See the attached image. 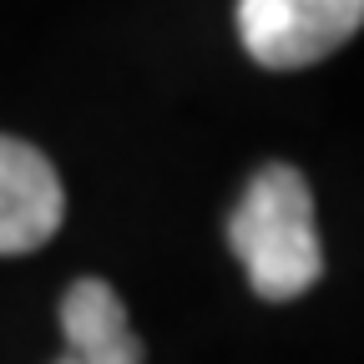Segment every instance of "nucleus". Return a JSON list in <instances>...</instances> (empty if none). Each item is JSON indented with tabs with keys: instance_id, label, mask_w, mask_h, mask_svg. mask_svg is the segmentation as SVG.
<instances>
[{
	"instance_id": "nucleus-1",
	"label": "nucleus",
	"mask_w": 364,
	"mask_h": 364,
	"mask_svg": "<svg viewBox=\"0 0 364 364\" xmlns=\"http://www.w3.org/2000/svg\"><path fill=\"white\" fill-rule=\"evenodd\" d=\"M228 243H233L258 299L268 304L304 299L324 273V248H318V228H314V193L304 172L289 162L258 167L233 218H228Z\"/></svg>"
},
{
	"instance_id": "nucleus-5",
	"label": "nucleus",
	"mask_w": 364,
	"mask_h": 364,
	"mask_svg": "<svg viewBox=\"0 0 364 364\" xmlns=\"http://www.w3.org/2000/svg\"><path fill=\"white\" fill-rule=\"evenodd\" d=\"M56 364H102V359H86V354H71V349H66V354H61Z\"/></svg>"
},
{
	"instance_id": "nucleus-3",
	"label": "nucleus",
	"mask_w": 364,
	"mask_h": 364,
	"mask_svg": "<svg viewBox=\"0 0 364 364\" xmlns=\"http://www.w3.org/2000/svg\"><path fill=\"white\" fill-rule=\"evenodd\" d=\"M66 218V188L51 157L0 132V258L36 253Z\"/></svg>"
},
{
	"instance_id": "nucleus-2",
	"label": "nucleus",
	"mask_w": 364,
	"mask_h": 364,
	"mask_svg": "<svg viewBox=\"0 0 364 364\" xmlns=\"http://www.w3.org/2000/svg\"><path fill=\"white\" fill-rule=\"evenodd\" d=\"M364 26V0H238V41L268 71H304Z\"/></svg>"
},
{
	"instance_id": "nucleus-4",
	"label": "nucleus",
	"mask_w": 364,
	"mask_h": 364,
	"mask_svg": "<svg viewBox=\"0 0 364 364\" xmlns=\"http://www.w3.org/2000/svg\"><path fill=\"white\" fill-rule=\"evenodd\" d=\"M61 334L71 354L102 364H142L147 349L127 324V304L107 279H76L61 299Z\"/></svg>"
}]
</instances>
